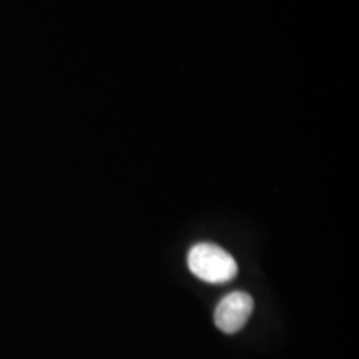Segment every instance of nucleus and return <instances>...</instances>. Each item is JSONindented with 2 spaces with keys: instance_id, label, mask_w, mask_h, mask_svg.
<instances>
[{
  "instance_id": "f257e3e1",
  "label": "nucleus",
  "mask_w": 359,
  "mask_h": 359,
  "mask_svg": "<svg viewBox=\"0 0 359 359\" xmlns=\"http://www.w3.org/2000/svg\"><path fill=\"white\" fill-rule=\"evenodd\" d=\"M188 268L200 280L206 283H228L236 276L238 264L235 258L213 243H198L188 253Z\"/></svg>"
},
{
  "instance_id": "f03ea898",
  "label": "nucleus",
  "mask_w": 359,
  "mask_h": 359,
  "mask_svg": "<svg viewBox=\"0 0 359 359\" xmlns=\"http://www.w3.org/2000/svg\"><path fill=\"white\" fill-rule=\"evenodd\" d=\"M255 302L245 291H233L226 294L215 309V325L226 334L238 333L248 323Z\"/></svg>"
}]
</instances>
